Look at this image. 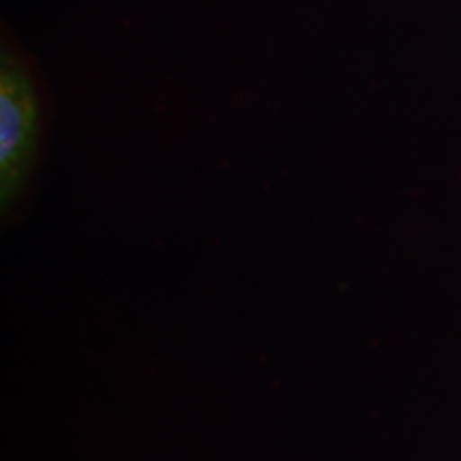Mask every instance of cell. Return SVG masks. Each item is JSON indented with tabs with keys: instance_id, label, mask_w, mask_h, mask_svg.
Masks as SVG:
<instances>
[{
	"instance_id": "obj_1",
	"label": "cell",
	"mask_w": 461,
	"mask_h": 461,
	"mask_svg": "<svg viewBox=\"0 0 461 461\" xmlns=\"http://www.w3.org/2000/svg\"><path fill=\"white\" fill-rule=\"evenodd\" d=\"M41 92L22 54L0 58V199L9 212L28 186L41 146Z\"/></svg>"
}]
</instances>
